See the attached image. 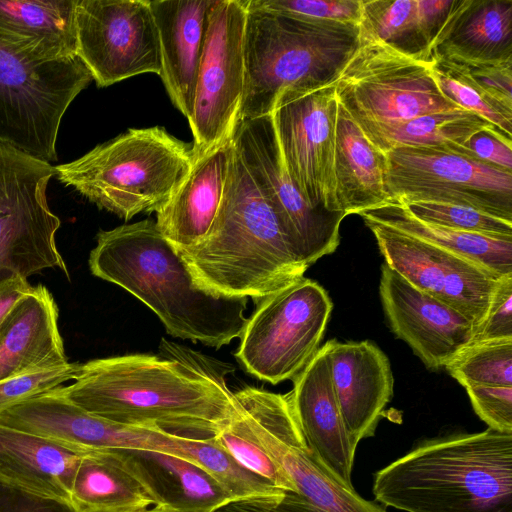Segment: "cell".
Returning a JSON list of instances; mask_svg holds the SVG:
<instances>
[{"label": "cell", "instance_id": "39", "mask_svg": "<svg viewBox=\"0 0 512 512\" xmlns=\"http://www.w3.org/2000/svg\"><path fill=\"white\" fill-rule=\"evenodd\" d=\"M476 414L499 432L512 433V386L464 387Z\"/></svg>", "mask_w": 512, "mask_h": 512}, {"label": "cell", "instance_id": "13", "mask_svg": "<svg viewBox=\"0 0 512 512\" xmlns=\"http://www.w3.org/2000/svg\"><path fill=\"white\" fill-rule=\"evenodd\" d=\"M248 0H214L188 119L194 160L233 136L244 80V32Z\"/></svg>", "mask_w": 512, "mask_h": 512}, {"label": "cell", "instance_id": "14", "mask_svg": "<svg viewBox=\"0 0 512 512\" xmlns=\"http://www.w3.org/2000/svg\"><path fill=\"white\" fill-rule=\"evenodd\" d=\"M76 55L98 87L160 75L157 27L149 0H77Z\"/></svg>", "mask_w": 512, "mask_h": 512}, {"label": "cell", "instance_id": "22", "mask_svg": "<svg viewBox=\"0 0 512 512\" xmlns=\"http://www.w3.org/2000/svg\"><path fill=\"white\" fill-rule=\"evenodd\" d=\"M214 0H149L158 31L160 78L173 105L188 120Z\"/></svg>", "mask_w": 512, "mask_h": 512}, {"label": "cell", "instance_id": "27", "mask_svg": "<svg viewBox=\"0 0 512 512\" xmlns=\"http://www.w3.org/2000/svg\"><path fill=\"white\" fill-rule=\"evenodd\" d=\"M431 56L467 63L512 60V0H462Z\"/></svg>", "mask_w": 512, "mask_h": 512}, {"label": "cell", "instance_id": "32", "mask_svg": "<svg viewBox=\"0 0 512 512\" xmlns=\"http://www.w3.org/2000/svg\"><path fill=\"white\" fill-rule=\"evenodd\" d=\"M360 38L378 41L417 61L432 63L416 0H362Z\"/></svg>", "mask_w": 512, "mask_h": 512}, {"label": "cell", "instance_id": "29", "mask_svg": "<svg viewBox=\"0 0 512 512\" xmlns=\"http://www.w3.org/2000/svg\"><path fill=\"white\" fill-rule=\"evenodd\" d=\"M368 218L467 258L498 275L512 273V238L451 229L421 221L398 201L360 212Z\"/></svg>", "mask_w": 512, "mask_h": 512}, {"label": "cell", "instance_id": "26", "mask_svg": "<svg viewBox=\"0 0 512 512\" xmlns=\"http://www.w3.org/2000/svg\"><path fill=\"white\" fill-rule=\"evenodd\" d=\"M83 453L48 438L0 424V480L41 496L71 502Z\"/></svg>", "mask_w": 512, "mask_h": 512}, {"label": "cell", "instance_id": "10", "mask_svg": "<svg viewBox=\"0 0 512 512\" xmlns=\"http://www.w3.org/2000/svg\"><path fill=\"white\" fill-rule=\"evenodd\" d=\"M333 303L316 281L302 277L261 299L247 319L235 356L256 378H295L320 348Z\"/></svg>", "mask_w": 512, "mask_h": 512}, {"label": "cell", "instance_id": "34", "mask_svg": "<svg viewBox=\"0 0 512 512\" xmlns=\"http://www.w3.org/2000/svg\"><path fill=\"white\" fill-rule=\"evenodd\" d=\"M431 72L446 99L472 112L512 137V109L485 93L463 72L443 59H434Z\"/></svg>", "mask_w": 512, "mask_h": 512}, {"label": "cell", "instance_id": "11", "mask_svg": "<svg viewBox=\"0 0 512 512\" xmlns=\"http://www.w3.org/2000/svg\"><path fill=\"white\" fill-rule=\"evenodd\" d=\"M55 166L0 144V284L58 268L68 276L56 245L61 221L46 190Z\"/></svg>", "mask_w": 512, "mask_h": 512}, {"label": "cell", "instance_id": "38", "mask_svg": "<svg viewBox=\"0 0 512 512\" xmlns=\"http://www.w3.org/2000/svg\"><path fill=\"white\" fill-rule=\"evenodd\" d=\"M80 364L63 363L29 371L0 381V413L32 397L49 392L74 380Z\"/></svg>", "mask_w": 512, "mask_h": 512}, {"label": "cell", "instance_id": "42", "mask_svg": "<svg viewBox=\"0 0 512 512\" xmlns=\"http://www.w3.org/2000/svg\"><path fill=\"white\" fill-rule=\"evenodd\" d=\"M446 61L463 72L485 93L512 109V60L501 63Z\"/></svg>", "mask_w": 512, "mask_h": 512}, {"label": "cell", "instance_id": "25", "mask_svg": "<svg viewBox=\"0 0 512 512\" xmlns=\"http://www.w3.org/2000/svg\"><path fill=\"white\" fill-rule=\"evenodd\" d=\"M77 0H0V45L35 61L77 57Z\"/></svg>", "mask_w": 512, "mask_h": 512}, {"label": "cell", "instance_id": "2", "mask_svg": "<svg viewBox=\"0 0 512 512\" xmlns=\"http://www.w3.org/2000/svg\"><path fill=\"white\" fill-rule=\"evenodd\" d=\"M96 241L89 256L92 274L138 298L171 336L216 349L240 337L248 299L200 289L155 221L101 230Z\"/></svg>", "mask_w": 512, "mask_h": 512}, {"label": "cell", "instance_id": "31", "mask_svg": "<svg viewBox=\"0 0 512 512\" xmlns=\"http://www.w3.org/2000/svg\"><path fill=\"white\" fill-rule=\"evenodd\" d=\"M489 126L494 125L472 112L454 110L362 132L383 153L397 147H427L457 153L469 136Z\"/></svg>", "mask_w": 512, "mask_h": 512}, {"label": "cell", "instance_id": "12", "mask_svg": "<svg viewBox=\"0 0 512 512\" xmlns=\"http://www.w3.org/2000/svg\"><path fill=\"white\" fill-rule=\"evenodd\" d=\"M385 155L389 201L452 203L512 221V172L443 149L397 147Z\"/></svg>", "mask_w": 512, "mask_h": 512}, {"label": "cell", "instance_id": "41", "mask_svg": "<svg viewBox=\"0 0 512 512\" xmlns=\"http://www.w3.org/2000/svg\"><path fill=\"white\" fill-rule=\"evenodd\" d=\"M457 153L512 172V139L495 126L469 136Z\"/></svg>", "mask_w": 512, "mask_h": 512}, {"label": "cell", "instance_id": "30", "mask_svg": "<svg viewBox=\"0 0 512 512\" xmlns=\"http://www.w3.org/2000/svg\"><path fill=\"white\" fill-rule=\"evenodd\" d=\"M71 503L79 512H143L152 504L138 482L105 450L82 454Z\"/></svg>", "mask_w": 512, "mask_h": 512}, {"label": "cell", "instance_id": "43", "mask_svg": "<svg viewBox=\"0 0 512 512\" xmlns=\"http://www.w3.org/2000/svg\"><path fill=\"white\" fill-rule=\"evenodd\" d=\"M0 512H79L71 502L41 496L0 480Z\"/></svg>", "mask_w": 512, "mask_h": 512}, {"label": "cell", "instance_id": "1", "mask_svg": "<svg viewBox=\"0 0 512 512\" xmlns=\"http://www.w3.org/2000/svg\"><path fill=\"white\" fill-rule=\"evenodd\" d=\"M160 350L90 360L71 385L54 390L113 423L214 437L237 408L226 383L229 366L166 340Z\"/></svg>", "mask_w": 512, "mask_h": 512}, {"label": "cell", "instance_id": "18", "mask_svg": "<svg viewBox=\"0 0 512 512\" xmlns=\"http://www.w3.org/2000/svg\"><path fill=\"white\" fill-rule=\"evenodd\" d=\"M379 294L391 330L427 368H444L472 342L475 326L469 319L412 286L385 262Z\"/></svg>", "mask_w": 512, "mask_h": 512}, {"label": "cell", "instance_id": "45", "mask_svg": "<svg viewBox=\"0 0 512 512\" xmlns=\"http://www.w3.org/2000/svg\"><path fill=\"white\" fill-rule=\"evenodd\" d=\"M27 279H14L0 284V328L11 309L31 289Z\"/></svg>", "mask_w": 512, "mask_h": 512}, {"label": "cell", "instance_id": "15", "mask_svg": "<svg viewBox=\"0 0 512 512\" xmlns=\"http://www.w3.org/2000/svg\"><path fill=\"white\" fill-rule=\"evenodd\" d=\"M233 143L303 261L310 266L333 253L340 243V224L346 214L315 208L307 202L286 170L271 115L238 122Z\"/></svg>", "mask_w": 512, "mask_h": 512}, {"label": "cell", "instance_id": "5", "mask_svg": "<svg viewBox=\"0 0 512 512\" xmlns=\"http://www.w3.org/2000/svg\"><path fill=\"white\" fill-rule=\"evenodd\" d=\"M359 44L358 25L301 20L247 4L238 122L270 115L284 94L336 82Z\"/></svg>", "mask_w": 512, "mask_h": 512}, {"label": "cell", "instance_id": "21", "mask_svg": "<svg viewBox=\"0 0 512 512\" xmlns=\"http://www.w3.org/2000/svg\"><path fill=\"white\" fill-rule=\"evenodd\" d=\"M105 451L118 460L152 504L160 509L168 512H217L235 501L207 470L184 458L142 449Z\"/></svg>", "mask_w": 512, "mask_h": 512}, {"label": "cell", "instance_id": "36", "mask_svg": "<svg viewBox=\"0 0 512 512\" xmlns=\"http://www.w3.org/2000/svg\"><path fill=\"white\" fill-rule=\"evenodd\" d=\"M403 205L414 217L430 224L484 235L512 238V221L469 206L432 201H414Z\"/></svg>", "mask_w": 512, "mask_h": 512}, {"label": "cell", "instance_id": "24", "mask_svg": "<svg viewBox=\"0 0 512 512\" xmlns=\"http://www.w3.org/2000/svg\"><path fill=\"white\" fill-rule=\"evenodd\" d=\"M66 362L57 304L45 286H33L0 328V381Z\"/></svg>", "mask_w": 512, "mask_h": 512}, {"label": "cell", "instance_id": "7", "mask_svg": "<svg viewBox=\"0 0 512 512\" xmlns=\"http://www.w3.org/2000/svg\"><path fill=\"white\" fill-rule=\"evenodd\" d=\"M254 438L290 477L297 493L233 501L217 512H387L340 484L308 448L287 394L247 387L235 393Z\"/></svg>", "mask_w": 512, "mask_h": 512}, {"label": "cell", "instance_id": "17", "mask_svg": "<svg viewBox=\"0 0 512 512\" xmlns=\"http://www.w3.org/2000/svg\"><path fill=\"white\" fill-rule=\"evenodd\" d=\"M362 219L390 268L412 286L463 314L476 330L501 275L391 226Z\"/></svg>", "mask_w": 512, "mask_h": 512}, {"label": "cell", "instance_id": "20", "mask_svg": "<svg viewBox=\"0 0 512 512\" xmlns=\"http://www.w3.org/2000/svg\"><path fill=\"white\" fill-rule=\"evenodd\" d=\"M334 391L349 433L359 443L372 437L393 396L386 354L369 340L326 342Z\"/></svg>", "mask_w": 512, "mask_h": 512}, {"label": "cell", "instance_id": "6", "mask_svg": "<svg viewBox=\"0 0 512 512\" xmlns=\"http://www.w3.org/2000/svg\"><path fill=\"white\" fill-rule=\"evenodd\" d=\"M194 163L191 146L163 127L128 129L55 167L65 186L124 220L158 212Z\"/></svg>", "mask_w": 512, "mask_h": 512}, {"label": "cell", "instance_id": "28", "mask_svg": "<svg viewBox=\"0 0 512 512\" xmlns=\"http://www.w3.org/2000/svg\"><path fill=\"white\" fill-rule=\"evenodd\" d=\"M387 159L364 135L338 102L334 153L335 196L338 209L347 215L378 207L389 201L385 178Z\"/></svg>", "mask_w": 512, "mask_h": 512}, {"label": "cell", "instance_id": "35", "mask_svg": "<svg viewBox=\"0 0 512 512\" xmlns=\"http://www.w3.org/2000/svg\"><path fill=\"white\" fill-rule=\"evenodd\" d=\"M216 442L239 464L284 492L297 493L290 477L276 464L254 438L238 410L214 436Z\"/></svg>", "mask_w": 512, "mask_h": 512}, {"label": "cell", "instance_id": "44", "mask_svg": "<svg viewBox=\"0 0 512 512\" xmlns=\"http://www.w3.org/2000/svg\"><path fill=\"white\" fill-rule=\"evenodd\" d=\"M461 2L462 0H416L418 22L430 52Z\"/></svg>", "mask_w": 512, "mask_h": 512}, {"label": "cell", "instance_id": "37", "mask_svg": "<svg viewBox=\"0 0 512 512\" xmlns=\"http://www.w3.org/2000/svg\"><path fill=\"white\" fill-rule=\"evenodd\" d=\"M253 8L309 21L358 25L362 0H248Z\"/></svg>", "mask_w": 512, "mask_h": 512}, {"label": "cell", "instance_id": "9", "mask_svg": "<svg viewBox=\"0 0 512 512\" xmlns=\"http://www.w3.org/2000/svg\"><path fill=\"white\" fill-rule=\"evenodd\" d=\"M335 86L339 104L363 132L427 114L463 110L441 93L431 63L374 40L360 38Z\"/></svg>", "mask_w": 512, "mask_h": 512}, {"label": "cell", "instance_id": "3", "mask_svg": "<svg viewBox=\"0 0 512 512\" xmlns=\"http://www.w3.org/2000/svg\"><path fill=\"white\" fill-rule=\"evenodd\" d=\"M178 253L200 289L225 298L261 300L304 277L309 268L235 147L210 231Z\"/></svg>", "mask_w": 512, "mask_h": 512}, {"label": "cell", "instance_id": "33", "mask_svg": "<svg viewBox=\"0 0 512 512\" xmlns=\"http://www.w3.org/2000/svg\"><path fill=\"white\" fill-rule=\"evenodd\" d=\"M444 368L463 387L512 386V338L472 342Z\"/></svg>", "mask_w": 512, "mask_h": 512}, {"label": "cell", "instance_id": "16", "mask_svg": "<svg viewBox=\"0 0 512 512\" xmlns=\"http://www.w3.org/2000/svg\"><path fill=\"white\" fill-rule=\"evenodd\" d=\"M337 112L334 82L282 95L270 115L286 170L298 190L311 206L342 212L334 180Z\"/></svg>", "mask_w": 512, "mask_h": 512}, {"label": "cell", "instance_id": "8", "mask_svg": "<svg viewBox=\"0 0 512 512\" xmlns=\"http://www.w3.org/2000/svg\"><path fill=\"white\" fill-rule=\"evenodd\" d=\"M92 80L78 57L35 61L0 45V144L57 160L62 117Z\"/></svg>", "mask_w": 512, "mask_h": 512}, {"label": "cell", "instance_id": "19", "mask_svg": "<svg viewBox=\"0 0 512 512\" xmlns=\"http://www.w3.org/2000/svg\"><path fill=\"white\" fill-rule=\"evenodd\" d=\"M287 396L315 458L340 484L354 489L352 470L358 442L349 433L341 413L326 343L294 378Z\"/></svg>", "mask_w": 512, "mask_h": 512}, {"label": "cell", "instance_id": "40", "mask_svg": "<svg viewBox=\"0 0 512 512\" xmlns=\"http://www.w3.org/2000/svg\"><path fill=\"white\" fill-rule=\"evenodd\" d=\"M502 338H512V273L498 280L472 342Z\"/></svg>", "mask_w": 512, "mask_h": 512}, {"label": "cell", "instance_id": "23", "mask_svg": "<svg viewBox=\"0 0 512 512\" xmlns=\"http://www.w3.org/2000/svg\"><path fill=\"white\" fill-rule=\"evenodd\" d=\"M234 152L233 136L194 160L185 180L156 213V224L178 252L201 242L222 205Z\"/></svg>", "mask_w": 512, "mask_h": 512}, {"label": "cell", "instance_id": "46", "mask_svg": "<svg viewBox=\"0 0 512 512\" xmlns=\"http://www.w3.org/2000/svg\"><path fill=\"white\" fill-rule=\"evenodd\" d=\"M143 512H168V511L160 509V508L154 506L153 508L147 509V510H145Z\"/></svg>", "mask_w": 512, "mask_h": 512}, {"label": "cell", "instance_id": "4", "mask_svg": "<svg viewBox=\"0 0 512 512\" xmlns=\"http://www.w3.org/2000/svg\"><path fill=\"white\" fill-rule=\"evenodd\" d=\"M373 494L406 512H512V433L425 439L375 473Z\"/></svg>", "mask_w": 512, "mask_h": 512}]
</instances>
